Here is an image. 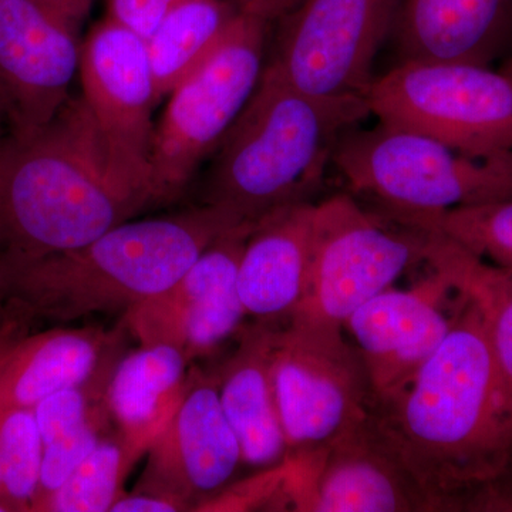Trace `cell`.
Listing matches in <instances>:
<instances>
[{"label":"cell","instance_id":"cell-1","mask_svg":"<svg viewBox=\"0 0 512 512\" xmlns=\"http://www.w3.org/2000/svg\"><path fill=\"white\" fill-rule=\"evenodd\" d=\"M464 293L439 348L403 390L375 400L370 420L434 512L512 511L493 353L481 306Z\"/></svg>","mask_w":512,"mask_h":512},{"label":"cell","instance_id":"cell-2","mask_svg":"<svg viewBox=\"0 0 512 512\" xmlns=\"http://www.w3.org/2000/svg\"><path fill=\"white\" fill-rule=\"evenodd\" d=\"M147 204L121 183L83 97L45 127L8 137L0 160V244L30 259L82 247Z\"/></svg>","mask_w":512,"mask_h":512},{"label":"cell","instance_id":"cell-3","mask_svg":"<svg viewBox=\"0 0 512 512\" xmlns=\"http://www.w3.org/2000/svg\"><path fill=\"white\" fill-rule=\"evenodd\" d=\"M244 224L201 204L130 220L82 247L30 259L0 258V284L26 313L73 322L126 313L164 291L228 229Z\"/></svg>","mask_w":512,"mask_h":512},{"label":"cell","instance_id":"cell-4","mask_svg":"<svg viewBox=\"0 0 512 512\" xmlns=\"http://www.w3.org/2000/svg\"><path fill=\"white\" fill-rule=\"evenodd\" d=\"M369 114L365 97L303 93L266 63L247 106L212 153L202 204L255 222L312 201L340 138Z\"/></svg>","mask_w":512,"mask_h":512},{"label":"cell","instance_id":"cell-5","mask_svg":"<svg viewBox=\"0 0 512 512\" xmlns=\"http://www.w3.org/2000/svg\"><path fill=\"white\" fill-rule=\"evenodd\" d=\"M333 165L353 194L375 202L390 220L512 198V150L466 153L382 123L349 130Z\"/></svg>","mask_w":512,"mask_h":512},{"label":"cell","instance_id":"cell-6","mask_svg":"<svg viewBox=\"0 0 512 512\" xmlns=\"http://www.w3.org/2000/svg\"><path fill=\"white\" fill-rule=\"evenodd\" d=\"M269 23L242 10L217 49L168 94L151 144L150 188L156 205L183 195L247 106L266 66Z\"/></svg>","mask_w":512,"mask_h":512},{"label":"cell","instance_id":"cell-7","mask_svg":"<svg viewBox=\"0 0 512 512\" xmlns=\"http://www.w3.org/2000/svg\"><path fill=\"white\" fill-rule=\"evenodd\" d=\"M430 247L429 231L367 211L352 194L316 202L311 274L291 320L343 328L407 269L427 264Z\"/></svg>","mask_w":512,"mask_h":512},{"label":"cell","instance_id":"cell-8","mask_svg":"<svg viewBox=\"0 0 512 512\" xmlns=\"http://www.w3.org/2000/svg\"><path fill=\"white\" fill-rule=\"evenodd\" d=\"M380 123L471 154L512 150V80L490 66L406 60L366 93Z\"/></svg>","mask_w":512,"mask_h":512},{"label":"cell","instance_id":"cell-9","mask_svg":"<svg viewBox=\"0 0 512 512\" xmlns=\"http://www.w3.org/2000/svg\"><path fill=\"white\" fill-rule=\"evenodd\" d=\"M272 380L288 454L325 447L367 420L372 380L343 328L285 323L276 329Z\"/></svg>","mask_w":512,"mask_h":512},{"label":"cell","instance_id":"cell-10","mask_svg":"<svg viewBox=\"0 0 512 512\" xmlns=\"http://www.w3.org/2000/svg\"><path fill=\"white\" fill-rule=\"evenodd\" d=\"M402 0H298L282 18L274 64L303 93L365 97Z\"/></svg>","mask_w":512,"mask_h":512},{"label":"cell","instance_id":"cell-11","mask_svg":"<svg viewBox=\"0 0 512 512\" xmlns=\"http://www.w3.org/2000/svg\"><path fill=\"white\" fill-rule=\"evenodd\" d=\"M89 10L70 0H0V103L9 137L45 127L72 97Z\"/></svg>","mask_w":512,"mask_h":512},{"label":"cell","instance_id":"cell-12","mask_svg":"<svg viewBox=\"0 0 512 512\" xmlns=\"http://www.w3.org/2000/svg\"><path fill=\"white\" fill-rule=\"evenodd\" d=\"M79 76L114 173L147 207L156 205L150 154L153 110L160 100L146 40L106 16L83 39Z\"/></svg>","mask_w":512,"mask_h":512},{"label":"cell","instance_id":"cell-13","mask_svg":"<svg viewBox=\"0 0 512 512\" xmlns=\"http://www.w3.org/2000/svg\"><path fill=\"white\" fill-rule=\"evenodd\" d=\"M254 222L228 229L174 284L123 315L140 346L167 345L188 362L217 352L248 318L238 291V266Z\"/></svg>","mask_w":512,"mask_h":512},{"label":"cell","instance_id":"cell-14","mask_svg":"<svg viewBox=\"0 0 512 512\" xmlns=\"http://www.w3.org/2000/svg\"><path fill=\"white\" fill-rule=\"evenodd\" d=\"M285 461L288 511L434 512L370 416L325 447L286 454Z\"/></svg>","mask_w":512,"mask_h":512},{"label":"cell","instance_id":"cell-15","mask_svg":"<svg viewBox=\"0 0 512 512\" xmlns=\"http://www.w3.org/2000/svg\"><path fill=\"white\" fill-rule=\"evenodd\" d=\"M427 265L429 274L412 288L386 289L343 325L365 360L376 399L412 382L446 338L466 295L446 265L437 259Z\"/></svg>","mask_w":512,"mask_h":512},{"label":"cell","instance_id":"cell-16","mask_svg":"<svg viewBox=\"0 0 512 512\" xmlns=\"http://www.w3.org/2000/svg\"><path fill=\"white\" fill-rule=\"evenodd\" d=\"M241 464V444L222 409L217 376L194 369L183 402L148 450L134 491L195 511L231 484Z\"/></svg>","mask_w":512,"mask_h":512},{"label":"cell","instance_id":"cell-17","mask_svg":"<svg viewBox=\"0 0 512 512\" xmlns=\"http://www.w3.org/2000/svg\"><path fill=\"white\" fill-rule=\"evenodd\" d=\"M315 201L286 205L252 225L238 266L248 318L284 326L301 305L311 274Z\"/></svg>","mask_w":512,"mask_h":512},{"label":"cell","instance_id":"cell-18","mask_svg":"<svg viewBox=\"0 0 512 512\" xmlns=\"http://www.w3.org/2000/svg\"><path fill=\"white\" fill-rule=\"evenodd\" d=\"M126 328H57L20 338L0 357V417L110 372Z\"/></svg>","mask_w":512,"mask_h":512},{"label":"cell","instance_id":"cell-19","mask_svg":"<svg viewBox=\"0 0 512 512\" xmlns=\"http://www.w3.org/2000/svg\"><path fill=\"white\" fill-rule=\"evenodd\" d=\"M390 37L400 62L490 66L512 52V0H402Z\"/></svg>","mask_w":512,"mask_h":512},{"label":"cell","instance_id":"cell-20","mask_svg":"<svg viewBox=\"0 0 512 512\" xmlns=\"http://www.w3.org/2000/svg\"><path fill=\"white\" fill-rule=\"evenodd\" d=\"M279 326L254 322L215 372L222 409L241 444L244 464L275 466L288 454L276 404L272 353Z\"/></svg>","mask_w":512,"mask_h":512},{"label":"cell","instance_id":"cell-21","mask_svg":"<svg viewBox=\"0 0 512 512\" xmlns=\"http://www.w3.org/2000/svg\"><path fill=\"white\" fill-rule=\"evenodd\" d=\"M190 362L167 345L140 346L117 360L106 387L116 429L148 453L173 419L191 382Z\"/></svg>","mask_w":512,"mask_h":512},{"label":"cell","instance_id":"cell-22","mask_svg":"<svg viewBox=\"0 0 512 512\" xmlns=\"http://www.w3.org/2000/svg\"><path fill=\"white\" fill-rule=\"evenodd\" d=\"M433 255L483 311L497 376L501 427L512 461V269L490 264L440 234Z\"/></svg>","mask_w":512,"mask_h":512},{"label":"cell","instance_id":"cell-23","mask_svg":"<svg viewBox=\"0 0 512 512\" xmlns=\"http://www.w3.org/2000/svg\"><path fill=\"white\" fill-rule=\"evenodd\" d=\"M242 12L235 0H184L146 39L158 100L217 49Z\"/></svg>","mask_w":512,"mask_h":512},{"label":"cell","instance_id":"cell-24","mask_svg":"<svg viewBox=\"0 0 512 512\" xmlns=\"http://www.w3.org/2000/svg\"><path fill=\"white\" fill-rule=\"evenodd\" d=\"M146 454L114 427L97 444L72 476L53 491L35 511L107 512L126 493L124 483Z\"/></svg>","mask_w":512,"mask_h":512},{"label":"cell","instance_id":"cell-25","mask_svg":"<svg viewBox=\"0 0 512 512\" xmlns=\"http://www.w3.org/2000/svg\"><path fill=\"white\" fill-rule=\"evenodd\" d=\"M393 221L437 232L490 264L512 269V198Z\"/></svg>","mask_w":512,"mask_h":512},{"label":"cell","instance_id":"cell-26","mask_svg":"<svg viewBox=\"0 0 512 512\" xmlns=\"http://www.w3.org/2000/svg\"><path fill=\"white\" fill-rule=\"evenodd\" d=\"M43 441L33 409L0 417V501L8 510H32L42 471Z\"/></svg>","mask_w":512,"mask_h":512},{"label":"cell","instance_id":"cell-27","mask_svg":"<svg viewBox=\"0 0 512 512\" xmlns=\"http://www.w3.org/2000/svg\"><path fill=\"white\" fill-rule=\"evenodd\" d=\"M114 427L116 426L111 419L109 407H104L72 433L43 446L40 483L32 510H36L37 505L43 503L53 491L72 476L73 471L82 464L84 458L92 453L97 444Z\"/></svg>","mask_w":512,"mask_h":512},{"label":"cell","instance_id":"cell-28","mask_svg":"<svg viewBox=\"0 0 512 512\" xmlns=\"http://www.w3.org/2000/svg\"><path fill=\"white\" fill-rule=\"evenodd\" d=\"M285 477L284 458L275 466L261 468L254 476L228 484L220 493L198 504L195 511H288L284 493Z\"/></svg>","mask_w":512,"mask_h":512},{"label":"cell","instance_id":"cell-29","mask_svg":"<svg viewBox=\"0 0 512 512\" xmlns=\"http://www.w3.org/2000/svg\"><path fill=\"white\" fill-rule=\"evenodd\" d=\"M184 0H106L107 15L138 36L147 39L161 22Z\"/></svg>","mask_w":512,"mask_h":512},{"label":"cell","instance_id":"cell-30","mask_svg":"<svg viewBox=\"0 0 512 512\" xmlns=\"http://www.w3.org/2000/svg\"><path fill=\"white\" fill-rule=\"evenodd\" d=\"M110 512H185L175 501L158 495L131 491L124 493L111 507Z\"/></svg>","mask_w":512,"mask_h":512},{"label":"cell","instance_id":"cell-31","mask_svg":"<svg viewBox=\"0 0 512 512\" xmlns=\"http://www.w3.org/2000/svg\"><path fill=\"white\" fill-rule=\"evenodd\" d=\"M242 10L262 16L269 22L282 18L289 12L298 0H235Z\"/></svg>","mask_w":512,"mask_h":512},{"label":"cell","instance_id":"cell-32","mask_svg":"<svg viewBox=\"0 0 512 512\" xmlns=\"http://www.w3.org/2000/svg\"><path fill=\"white\" fill-rule=\"evenodd\" d=\"M3 123H6V117L2 103H0V158H2L3 148H5L6 140H8V138H3Z\"/></svg>","mask_w":512,"mask_h":512},{"label":"cell","instance_id":"cell-33","mask_svg":"<svg viewBox=\"0 0 512 512\" xmlns=\"http://www.w3.org/2000/svg\"><path fill=\"white\" fill-rule=\"evenodd\" d=\"M500 70L505 74V76L510 77V79L512 80V52L511 55L508 56L507 59H505V62L503 66H501Z\"/></svg>","mask_w":512,"mask_h":512},{"label":"cell","instance_id":"cell-34","mask_svg":"<svg viewBox=\"0 0 512 512\" xmlns=\"http://www.w3.org/2000/svg\"><path fill=\"white\" fill-rule=\"evenodd\" d=\"M70 2L77 3V5H82L84 8H92L93 0H70Z\"/></svg>","mask_w":512,"mask_h":512},{"label":"cell","instance_id":"cell-35","mask_svg":"<svg viewBox=\"0 0 512 512\" xmlns=\"http://www.w3.org/2000/svg\"><path fill=\"white\" fill-rule=\"evenodd\" d=\"M5 511H9L8 507H6V505L3 504L2 501H0V512H5Z\"/></svg>","mask_w":512,"mask_h":512}]
</instances>
